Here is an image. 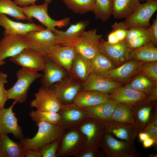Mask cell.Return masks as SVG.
Listing matches in <instances>:
<instances>
[{
    "mask_svg": "<svg viewBox=\"0 0 157 157\" xmlns=\"http://www.w3.org/2000/svg\"><path fill=\"white\" fill-rule=\"evenodd\" d=\"M36 124L38 130L34 136L19 140L26 149L39 151L45 145L61 138L67 130L57 124L42 122Z\"/></svg>",
    "mask_w": 157,
    "mask_h": 157,
    "instance_id": "6da1fadb",
    "label": "cell"
},
{
    "mask_svg": "<svg viewBox=\"0 0 157 157\" xmlns=\"http://www.w3.org/2000/svg\"><path fill=\"white\" fill-rule=\"evenodd\" d=\"M99 146L108 157H137L140 156L135 144L117 140L110 133L105 132L101 137Z\"/></svg>",
    "mask_w": 157,
    "mask_h": 157,
    "instance_id": "7a4b0ae2",
    "label": "cell"
},
{
    "mask_svg": "<svg viewBox=\"0 0 157 157\" xmlns=\"http://www.w3.org/2000/svg\"><path fill=\"white\" fill-rule=\"evenodd\" d=\"M16 82L7 90V99H13L17 103H22L26 100L28 91L31 84L42 75L38 72L22 68L16 72Z\"/></svg>",
    "mask_w": 157,
    "mask_h": 157,
    "instance_id": "3957f363",
    "label": "cell"
},
{
    "mask_svg": "<svg viewBox=\"0 0 157 157\" xmlns=\"http://www.w3.org/2000/svg\"><path fill=\"white\" fill-rule=\"evenodd\" d=\"M86 139L78 127L67 130L60 138L57 157H74L84 147Z\"/></svg>",
    "mask_w": 157,
    "mask_h": 157,
    "instance_id": "277c9868",
    "label": "cell"
},
{
    "mask_svg": "<svg viewBox=\"0 0 157 157\" xmlns=\"http://www.w3.org/2000/svg\"><path fill=\"white\" fill-rule=\"evenodd\" d=\"M49 4L44 2L40 5L35 4L22 7V11L30 22H32V18H35L46 28L53 32L56 27L61 28L67 26L69 23L70 18L66 17L60 20H55L49 16L48 13Z\"/></svg>",
    "mask_w": 157,
    "mask_h": 157,
    "instance_id": "5b68a950",
    "label": "cell"
},
{
    "mask_svg": "<svg viewBox=\"0 0 157 157\" xmlns=\"http://www.w3.org/2000/svg\"><path fill=\"white\" fill-rule=\"evenodd\" d=\"M78 127L86 139L83 149H94L99 148L101 139L105 132L104 121L88 117L83 121Z\"/></svg>",
    "mask_w": 157,
    "mask_h": 157,
    "instance_id": "8992f818",
    "label": "cell"
},
{
    "mask_svg": "<svg viewBox=\"0 0 157 157\" xmlns=\"http://www.w3.org/2000/svg\"><path fill=\"white\" fill-rule=\"evenodd\" d=\"M24 38L28 48L44 56L51 47L56 44L55 34L47 28L29 32L24 36Z\"/></svg>",
    "mask_w": 157,
    "mask_h": 157,
    "instance_id": "52a82bcc",
    "label": "cell"
},
{
    "mask_svg": "<svg viewBox=\"0 0 157 157\" xmlns=\"http://www.w3.org/2000/svg\"><path fill=\"white\" fill-rule=\"evenodd\" d=\"M50 88L53 91L62 104L73 103L77 94L82 90V82L70 76H66Z\"/></svg>",
    "mask_w": 157,
    "mask_h": 157,
    "instance_id": "ba28073f",
    "label": "cell"
},
{
    "mask_svg": "<svg viewBox=\"0 0 157 157\" xmlns=\"http://www.w3.org/2000/svg\"><path fill=\"white\" fill-rule=\"evenodd\" d=\"M58 112L60 117L58 124L66 130L78 127L88 117L85 110L74 103L62 104Z\"/></svg>",
    "mask_w": 157,
    "mask_h": 157,
    "instance_id": "9c48e42d",
    "label": "cell"
},
{
    "mask_svg": "<svg viewBox=\"0 0 157 157\" xmlns=\"http://www.w3.org/2000/svg\"><path fill=\"white\" fill-rule=\"evenodd\" d=\"M157 10V1L147 0L141 4L124 21L128 29L135 27L148 28L152 15Z\"/></svg>",
    "mask_w": 157,
    "mask_h": 157,
    "instance_id": "30bf717a",
    "label": "cell"
},
{
    "mask_svg": "<svg viewBox=\"0 0 157 157\" xmlns=\"http://www.w3.org/2000/svg\"><path fill=\"white\" fill-rule=\"evenodd\" d=\"M101 37L96 29L84 31L74 46L77 53L91 60L99 51Z\"/></svg>",
    "mask_w": 157,
    "mask_h": 157,
    "instance_id": "8fae6325",
    "label": "cell"
},
{
    "mask_svg": "<svg viewBox=\"0 0 157 157\" xmlns=\"http://www.w3.org/2000/svg\"><path fill=\"white\" fill-rule=\"evenodd\" d=\"M35 99L31 101L30 106L37 110L58 112L62 104L53 90L42 86L34 94Z\"/></svg>",
    "mask_w": 157,
    "mask_h": 157,
    "instance_id": "7c38bea8",
    "label": "cell"
},
{
    "mask_svg": "<svg viewBox=\"0 0 157 157\" xmlns=\"http://www.w3.org/2000/svg\"><path fill=\"white\" fill-rule=\"evenodd\" d=\"M9 60L22 68L38 72L42 71L44 68L45 56L29 48H26L18 54L10 58Z\"/></svg>",
    "mask_w": 157,
    "mask_h": 157,
    "instance_id": "4fadbf2b",
    "label": "cell"
},
{
    "mask_svg": "<svg viewBox=\"0 0 157 157\" xmlns=\"http://www.w3.org/2000/svg\"><path fill=\"white\" fill-rule=\"evenodd\" d=\"M76 53L74 46L56 44L49 49L45 56L62 67L69 74Z\"/></svg>",
    "mask_w": 157,
    "mask_h": 157,
    "instance_id": "5bb4252c",
    "label": "cell"
},
{
    "mask_svg": "<svg viewBox=\"0 0 157 157\" xmlns=\"http://www.w3.org/2000/svg\"><path fill=\"white\" fill-rule=\"evenodd\" d=\"M17 103L14 101L8 108L0 109V134L11 133L19 140L24 137L22 128L18 125V119L13 109Z\"/></svg>",
    "mask_w": 157,
    "mask_h": 157,
    "instance_id": "9a60e30c",
    "label": "cell"
},
{
    "mask_svg": "<svg viewBox=\"0 0 157 157\" xmlns=\"http://www.w3.org/2000/svg\"><path fill=\"white\" fill-rule=\"evenodd\" d=\"M129 50L125 41L110 44L102 38L100 40L99 51L109 58L116 67L129 60Z\"/></svg>",
    "mask_w": 157,
    "mask_h": 157,
    "instance_id": "2e32d148",
    "label": "cell"
},
{
    "mask_svg": "<svg viewBox=\"0 0 157 157\" xmlns=\"http://www.w3.org/2000/svg\"><path fill=\"white\" fill-rule=\"evenodd\" d=\"M104 122L105 132L120 140L135 144V140L139 131L134 125L111 120Z\"/></svg>",
    "mask_w": 157,
    "mask_h": 157,
    "instance_id": "e0dca14e",
    "label": "cell"
},
{
    "mask_svg": "<svg viewBox=\"0 0 157 157\" xmlns=\"http://www.w3.org/2000/svg\"><path fill=\"white\" fill-rule=\"evenodd\" d=\"M28 48L24 36L15 35H4L0 40V60L14 56L24 49Z\"/></svg>",
    "mask_w": 157,
    "mask_h": 157,
    "instance_id": "ac0fdd59",
    "label": "cell"
},
{
    "mask_svg": "<svg viewBox=\"0 0 157 157\" xmlns=\"http://www.w3.org/2000/svg\"><path fill=\"white\" fill-rule=\"evenodd\" d=\"M88 20L81 21L71 24L65 31L56 29L53 32L56 39V44L64 46H74L89 24Z\"/></svg>",
    "mask_w": 157,
    "mask_h": 157,
    "instance_id": "d6986e66",
    "label": "cell"
},
{
    "mask_svg": "<svg viewBox=\"0 0 157 157\" xmlns=\"http://www.w3.org/2000/svg\"><path fill=\"white\" fill-rule=\"evenodd\" d=\"M122 85L121 83L107 78L90 73L82 82V90L95 91L108 94Z\"/></svg>",
    "mask_w": 157,
    "mask_h": 157,
    "instance_id": "ffe728a7",
    "label": "cell"
},
{
    "mask_svg": "<svg viewBox=\"0 0 157 157\" xmlns=\"http://www.w3.org/2000/svg\"><path fill=\"white\" fill-rule=\"evenodd\" d=\"M0 26L4 29V35L11 34L25 36L30 32L45 28L42 26L33 22L23 23L14 21L6 15L2 14H0Z\"/></svg>",
    "mask_w": 157,
    "mask_h": 157,
    "instance_id": "44dd1931",
    "label": "cell"
},
{
    "mask_svg": "<svg viewBox=\"0 0 157 157\" xmlns=\"http://www.w3.org/2000/svg\"><path fill=\"white\" fill-rule=\"evenodd\" d=\"M110 99L117 103H122L130 106L143 101L147 97L144 92L126 86L118 88L108 94Z\"/></svg>",
    "mask_w": 157,
    "mask_h": 157,
    "instance_id": "7402d4cb",
    "label": "cell"
},
{
    "mask_svg": "<svg viewBox=\"0 0 157 157\" xmlns=\"http://www.w3.org/2000/svg\"><path fill=\"white\" fill-rule=\"evenodd\" d=\"M41 77L42 86L49 88L67 76V71L62 67L45 56L44 67Z\"/></svg>",
    "mask_w": 157,
    "mask_h": 157,
    "instance_id": "603a6c76",
    "label": "cell"
},
{
    "mask_svg": "<svg viewBox=\"0 0 157 157\" xmlns=\"http://www.w3.org/2000/svg\"><path fill=\"white\" fill-rule=\"evenodd\" d=\"M144 63L138 60H129L113 69L107 78L120 83L125 82L139 72L140 67Z\"/></svg>",
    "mask_w": 157,
    "mask_h": 157,
    "instance_id": "cb8c5ba5",
    "label": "cell"
},
{
    "mask_svg": "<svg viewBox=\"0 0 157 157\" xmlns=\"http://www.w3.org/2000/svg\"><path fill=\"white\" fill-rule=\"evenodd\" d=\"M142 104L138 103L131 106L135 123L134 125L139 132L149 124L154 113L157 109L154 108L153 102Z\"/></svg>",
    "mask_w": 157,
    "mask_h": 157,
    "instance_id": "d4e9b609",
    "label": "cell"
},
{
    "mask_svg": "<svg viewBox=\"0 0 157 157\" xmlns=\"http://www.w3.org/2000/svg\"><path fill=\"white\" fill-rule=\"evenodd\" d=\"M110 99L108 94L95 91L81 90L77 94L73 103L84 108L94 106Z\"/></svg>",
    "mask_w": 157,
    "mask_h": 157,
    "instance_id": "484cf974",
    "label": "cell"
},
{
    "mask_svg": "<svg viewBox=\"0 0 157 157\" xmlns=\"http://www.w3.org/2000/svg\"><path fill=\"white\" fill-rule=\"evenodd\" d=\"M117 103L115 101L110 99L94 106L83 108L87 112L88 117L105 122L110 120Z\"/></svg>",
    "mask_w": 157,
    "mask_h": 157,
    "instance_id": "4316f807",
    "label": "cell"
},
{
    "mask_svg": "<svg viewBox=\"0 0 157 157\" xmlns=\"http://www.w3.org/2000/svg\"><path fill=\"white\" fill-rule=\"evenodd\" d=\"M111 15L117 19L126 18L141 4L140 0H112Z\"/></svg>",
    "mask_w": 157,
    "mask_h": 157,
    "instance_id": "83f0119b",
    "label": "cell"
},
{
    "mask_svg": "<svg viewBox=\"0 0 157 157\" xmlns=\"http://www.w3.org/2000/svg\"><path fill=\"white\" fill-rule=\"evenodd\" d=\"M91 60L77 53L69 74L72 78L83 82L90 73Z\"/></svg>",
    "mask_w": 157,
    "mask_h": 157,
    "instance_id": "f1b7e54d",
    "label": "cell"
},
{
    "mask_svg": "<svg viewBox=\"0 0 157 157\" xmlns=\"http://www.w3.org/2000/svg\"><path fill=\"white\" fill-rule=\"evenodd\" d=\"M150 42L140 47L130 49L129 60L141 61L144 63L157 62V48Z\"/></svg>",
    "mask_w": 157,
    "mask_h": 157,
    "instance_id": "f546056e",
    "label": "cell"
},
{
    "mask_svg": "<svg viewBox=\"0 0 157 157\" xmlns=\"http://www.w3.org/2000/svg\"><path fill=\"white\" fill-rule=\"evenodd\" d=\"M116 67L106 56L99 51L91 60L90 73L107 78Z\"/></svg>",
    "mask_w": 157,
    "mask_h": 157,
    "instance_id": "4dcf8cb0",
    "label": "cell"
},
{
    "mask_svg": "<svg viewBox=\"0 0 157 157\" xmlns=\"http://www.w3.org/2000/svg\"><path fill=\"white\" fill-rule=\"evenodd\" d=\"M1 157H24L26 149L19 142H15L6 134L0 135Z\"/></svg>",
    "mask_w": 157,
    "mask_h": 157,
    "instance_id": "1f68e13d",
    "label": "cell"
},
{
    "mask_svg": "<svg viewBox=\"0 0 157 157\" xmlns=\"http://www.w3.org/2000/svg\"><path fill=\"white\" fill-rule=\"evenodd\" d=\"M111 120L134 125L135 119L131 106L122 103H117L113 112Z\"/></svg>",
    "mask_w": 157,
    "mask_h": 157,
    "instance_id": "d6a6232c",
    "label": "cell"
},
{
    "mask_svg": "<svg viewBox=\"0 0 157 157\" xmlns=\"http://www.w3.org/2000/svg\"><path fill=\"white\" fill-rule=\"evenodd\" d=\"M0 14L9 15L18 20H27L22 7L12 0H0Z\"/></svg>",
    "mask_w": 157,
    "mask_h": 157,
    "instance_id": "836d02e7",
    "label": "cell"
},
{
    "mask_svg": "<svg viewBox=\"0 0 157 157\" xmlns=\"http://www.w3.org/2000/svg\"><path fill=\"white\" fill-rule=\"evenodd\" d=\"M69 9L74 13L83 14L92 11L95 5V0H62Z\"/></svg>",
    "mask_w": 157,
    "mask_h": 157,
    "instance_id": "e575fe53",
    "label": "cell"
},
{
    "mask_svg": "<svg viewBox=\"0 0 157 157\" xmlns=\"http://www.w3.org/2000/svg\"><path fill=\"white\" fill-rule=\"evenodd\" d=\"M32 119L36 123L44 122L53 124H58L60 119L59 112L32 110L29 113Z\"/></svg>",
    "mask_w": 157,
    "mask_h": 157,
    "instance_id": "d590c367",
    "label": "cell"
},
{
    "mask_svg": "<svg viewBox=\"0 0 157 157\" xmlns=\"http://www.w3.org/2000/svg\"><path fill=\"white\" fill-rule=\"evenodd\" d=\"M144 75L141 74L136 77L126 86L137 91L145 93L147 95L155 84Z\"/></svg>",
    "mask_w": 157,
    "mask_h": 157,
    "instance_id": "8d00e7d4",
    "label": "cell"
},
{
    "mask_svg": "<svg viewBox=\"0 0 157 157\" xmlns=\"http://www.w3.org/2000/svg\"><path fill=\"white\" fill-rule=\"evenodd\" d=\"M95 1L92 11L96 18L104 22L107 21L111 15L112 0H95Z\"/></svg>",
    "mask_w": 157,
    "mask_h": 157,
    "instance_id": "74e56055",
    "label": "cell"
},
{
    "mask_svg": "<svg viewBox=\"0 0 157 157\" xmlns=\"http://www.w3.org/2000/svg\"><path fill=\"white\" fill-rule=\"evenodd\" d=\"M139 72L157 84V62L144 63L140 67Z\"/></svg>",
    "mask_w": 157,
    "mask_h": 157,
    "instance_id": "f35d334b",
    "label": "cell"
},
{
    "mask_svg": "<svg viewBox=\"0 0 157 157\" xmlns=\"http://www.w3.org/2000/svg\"><path fill=\"white\" fill-rule=\"evenodd\" d=\"M111 28L112 31L119 42L125 40L128 29L124 21L119 23L115 22L111 25Z\"/></svg>",
    "mask_w": 157,
    "mask_h": 157,
    "instance_id": "ab89813d",
    "label": "cell"
},
{
    "mask_svg": "<svg viewBox=\"0 0 157 157\" xmlns=\"http://www.w3.org/2000/svg\"><path fill=\"white\" fill-rule=\"evenodd\" d=\"M60 138L45 145L39 151L42 157H57V151Z\"/></svg>",
    "mask_w": 157,
    "mask_h": 157,
    "instance_id": "60d3db41",
    "label": "cell"
},
{
    "mask_svg": "<svg viewBox=\"0 0 157 157\" xmlns=\"http://www.w3.org/2000/svg\"><path fill=\"white\" fill-rule=\"evenodd\" d=\"M127 46L130 49L142 47L150 42L148 35L139 37L125 41Z\"/></svg>",
    "mask_w": 157,
    "mask_h": 157,
    "instance_id": "b9f144b4",
    "label": "cell"
},
{
    "mask_svg": "<svg viewBox=\"0 0 157 157\" xmlns=\"http://www.w3.org/2000/svg\"><path fill=\"white\" fill-rule=\"evenodd\" d=\"M8 75L5 73L0 72V109L4 107L7 99V91L4 85L7 83Z\"/></svg>",
    "mask_w": 157,
    "mask_h": 157,
    "instance_id": "7bdbcfd3",
    "label": "cell"
},
{
    "mask_svg": "<svg viewBox=\"0 0 157 157\" xmlns=\"http://www.w3.org/2000/svg\"><path fill=\"white\" fill-rule=\"evenodd\" d=\"M148 28L141 27H135L128 29L125 40L148 35Z\"/></svg>",
    "mask_w": 157,
    "mask_h": 157,
    "instance_id": "ee69618b",
    "label": "cell"
},
{
    "mask_svg": "<svg viewBox=\"0 0 157 157\" xmlns=\"http://www.w3.org/2000/svg\"><path fill=\"white\" fill-rule=\"evenodd\" d=\"M148 35L150 42L154 45H157V17L153 20L151 25L148 28Z\"/></svg>",
    "mask_w": 157,
    "mask_h": 157,
    "instance_id": "f6af8a7d",
    "label": "cell"
},
{
    "mask_svg": "<svg viewBox=\"0 0 157 157\" xmlns=\"http://www.w3.org/2000/svg\"><path fill=\"white\" fill-rule=\"evenodd\" d=\"M99 148L94 149H83L74 157H96L99 154Z\"/></svg>",
    "mask_w": 157,
    "mask_h": 157,
    "instance_id": "bcb514c9",
    "label": "cell"
},
{
    "mask_svg": "<svg viewBox=\"0 0 157 157\" xmlns=\"http://www.w3.org/2000/svg\"><path fill=\"white\" fill-rule=\"evenodd\" d=\"M142 131L147 133L155 140L156 144H157V126L152 122H149L143 129Z\"/></svg>",
    "mask_w": 157,
    "mask_h": 157,
    "instance_id": "7dc6e473",
    "label": "cell"
},
{
    "mask_svg": "<svg viewBox=\"0 0 157 157\" xmlns=\"http://www.w3.org/2000/svg\"><path fill=\"white\" fill-rule=\"evenodd\" d=\"M157 99V85L155 84L152 88L146 98L143 101L145 103L153 102Z\"/></svg>",
    "mask_w": 157,
    "mask_h": 157,
    "instance_id": "c3c4849f",
    "label": "cell"
},
{
    "mask_svg": "<svg viewBox=\"0 0 157 157\" xmlns=\"http://www.w3.org/2000/svg\"><path fill=\"white\" fill-rule=\"evenodd\" d=\"M38 0H14V2L19 6H26L29 5L35 4V2ZM45 2L48 4L50 3L51 0H44Z\"/></svg>",
    "mask_w": 157,
    "mask_h": 157,
    "instance_id": "681fc988",
    "label": "cell"
},
{
    "mask_svg": "<svg viewBox=\"0 0 157 157\" xmlns=\"http://www.w3.org/2000/svg\"><path fill=\"white\" fill-rule=\"evenodd\" d=\"M106 42L108 44H114L120 42L112 31H111L108 35L107 40Z\"/></svg>",
    "mask_w": 157,
    "mask_h": 157,
    "instance_id": "f907efd6",
    "label": "cell"
},
{
    "mask_svg": "<svg viewBox=\"0 0 157 157\" xmlns=\"http://www.w3.org/2000/svg\"><path fill=\"white\" fill-rule=\"evenodd\" d=\"M24 157H42L39 151L26 149Z\"/></svg>",
    "mask_w": 157,
    "mask_h": 157,
    "instance_id": "816d5d0a",
    "label": "cell"
},
{
    "mask_svg": "<svg viewBox=\"0 0 157 157\" xmlns=\"http://www.w3.org/2000/svg\"><path fill=\"white\" fill-rule=\"evenodd\" d=\"M142 142L143 145L145 148L150 147L154 144L156 145L154 140L151 138L145 140Z\"/></svg>",
    "mask_w": 157,
    "mask_h": 157,
    "instance_id": "f5cc1de1",
    "label": "cell"
},
{
    "mask_svg": "<svg viewBox=\"0 0 157 157\" xmlns=\"http://www.w3.org/2000/svg\"><path fill=\"white\" fill-rule=\"evenodd\" d=\"M138 135L140 140L142 142L151 138L147 133L144 131L139 132L138 133Z\"/></svg>",
    "mask_w": 157,
    "mask_h": 157,
    "instance_id": "db71d44e",
    "label": "cell"
},
{
    "mask_svg": "<svg viewBox=\"0 0 157 157\" xmlns=\"http://www.w3.org/2000/svg\"><path fill=\"white\" fill-rule=\"evenodd\" d=\"M1 136L0 135V157H1Z\"/></svg>",
    "mask_w": 157,
    "mask_h": 157,
    "instance_id": "11a10c76",
    "label": "cell"
},
{
    "mask_svg": "<svg viewBox=\"0 0 157 157\" xmlns=\"http://www.w3.org/2000/svg\"><path fill=\"white\" fill-rule=\"evenodd\" d=\"M6 62L4 60H0V66L5 64Z\"/></svg>",
    "mask_w": 157,
    "mask_h": 157,
    "instance_id": "9f6ffc18",
    "label": "cell"
},
{
    "mask_svg": "<svg viewBox=\"0 0 157 157\" xmlns=\"http://www.w3.org/2000/svg\"><path fill=\"white\" fill-rule=\"evenodd\" d=\"M140 0V1H146L147 0Z\"/></svg>",
    "mask_w": 157,
    "mask_h": 157,
    "instance_id": "6f0895ef",
    "label": "cell"
},
{
    "mask_svg": "<svg viewBox=\"0 0 157 157\" xmlns=\"http://www.w3.org/2000/svg\"><path fill=\"white\" fill-rule=\"evenodd\" d=\"M154 1H157V0H151Z\"/></svg>",
    "mask_w": 157,
    "mask_h": 157,
    "instance_id": "680465c9",
    "label": "cell"
}]
</instances>
